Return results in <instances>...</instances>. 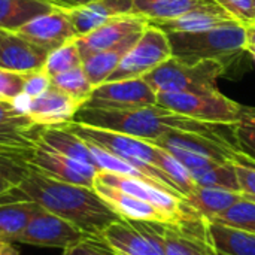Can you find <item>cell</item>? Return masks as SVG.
<instances>
[{"label": "cell", "mask_w": 255, "mask_h": 255, "mask_svg": "<svg viewBox=\"0 0 255 255\" xmlns=\"http://www.w3.org/2000/svg\"><path fill=\"white\" fill-rule=\"evenodd\" d=\"M166 255H217L208 232V221L196 215L179 224H164Z\"/></svg>", "instance_id": "obj_15"}, {"label": "cell", "mask_w": 255, "mask_h": 255, "mask_svg": "<svg viewBox=\"0 0 255 255\" xmlns=\"http://www.w3.org/2000/svg\"><path fill=\"white\" fill-rule=\"evenodd\" d=\"M217 255H224V254H218V253H217Z\"/></svg>", "instance_id": "obj_52"}, {"label": "cell", "mask_w": 255, "mask_h": 255, "mask_svg": "<svg viewBox=\"0 0 255 255\" xmlns=\"http://www.w3.org/2000/svg\"><path fill=\"white\" fill-rule=\"evenodd\" d=\"M157 105L191 120L230 127L242 115L244 105L221 91L214 93H157Z\"/></svg>", "instance_id": "obj_6"}, {"label": "cell", "mask_w": 255, "mask_h": 255, "mask_svg": "<svg viewBox=\"0 0 255 255\" xmlns=\"http://www.w3.org/2000/svg\"><path fill=\"white\" fill-rule=\"evenodd\" d=\"M172 55L173 54L167 33L148 22L136 43L124 55L120 66L108 81L143 78Z\"/></svg>", "instance_id": "obj_7"}, {"label": "cell", "mask_w": 255, "mask_h": 255, "mask_svg": "<svg viewBox=\"0 0 255 255\" xmlns=\"http://www.w3.org/2000/svg\"><path fill=\"white\" fill-rule=\"evenodd\" d=\"M13 33L46 51H52L76 37L66 12L61 9L42 13L13 30Z\"/></svg>", "instance_id": "obj_14"}, {"label": "cell", "mask_w": 255, "mask_h": 255, "mask_svg": "<svg viewBox=\"0 0 255 255\" xmlns=\"http://www.w3.org/2000/svg\"><path fill=\"white\" fill-rule=\"evenodd\" d=\"M81 64H82V58H81V54H79L78 46L73 39L70 42L63 43L61 46L49 51L46 61L43 64V70L52 78L58 73L67 72Z\"/></svg>", "instance_id": "obj_33"}, {"label": "cell", "mask_w": 255, "mask_h": 255, "mask_svg": "<svg viewBox=\"0 0 255 255\" xmlns=\"http://www.w3.org/2000/svg\"><path fill=\"white\" fill-rule=\"evenodd\" d=\"M0 255H19L18 251L12 247V242H4L0 248Z\"/></svg>", "instance_id": "obj_44"}, {"label": "cell", "mask_w": 255, "mask_h": 255, "mask_svg": "<svg viewBox=\"0 0 255 255\" xmlns=\"http://www.w3.org/2000/svg\"><path fill=\"white\" fill-rule=\"evenodd\" d=\"M212 1L217 3L229 15H232L236 21L242 24L254 21L253 0H212Z\"/></svg>", "instance_id": "obj_38"}, {"label": "cell", "mask_w": 255, "mask_h": 255, "mask_svg": "<svg viewBox=\"0 0 255 255\" xmlns=\"http://www.w3.org/2000/svg\"><path fill=\"white\" fill-rule=\"evenodd\" d=\"M39 140L63 155H67L78 161L88 163L96 167L88 143L84 139H81L78 134L70 131L66 126L42 127Z\"/></svg>", "instance_id": "obj_23"}, {"label": "cell", "mask_w": 255, "mask_h": 255, "mask_svg": "<svg viewBox=\"0 0 255 255\" xmlns=\"http://www.w3.org/2000/svg\"><path fill=\"white\" fill-rule=\"evenodd\" d=\"M152 143L166 151L181 149L220 163L232 161V157L236 151L233 143L226 137L194 133V131H182V130L169 131Z\"/></svg>", "instance_id": "obj_13"}, {"label": "cell", "mask_w": 255, "mask_h": 255, "mask_svg": "<svg viewBox=\"0 0 255 255\" xmlns=\"http://www.w3.org/2000/svg\"><path fill=\"white\" fill-rule=\"evenodd\" d=\"M7 194H10V191H6L4 188H0V197H4Z\"/></svg>", "instance_id": "obj_45"}, {"label": "cell", "mask_w": 255, "mask_h": 255, "mask_svg": "<svg viewBox=\"0 0 255 255\" xmlns=\"http://www.w3.org/2000/svg\"><path fill=\"white\" fill-rule=\"evenodd\" d=\"M102 238L120 255H166L164 224L121 218Z\"/></svg>", "instance_id": "obj_8"}, {"label": "cell", "mask_w": 255, "mask_h": 255, "mask_svg": "<svg viewBox=\"0 0 255 255\" xmlns=\"http://www.w3.org/2000/svg\"><path fill=\"white\" fill-rule=\"evenodd\" d=\"M3 244H4V242H3ZM3 244H0V248H1V245H3Z\"/></svg>", "instance_id": "obj_51"}, {"label": "cell", "mask_w": 255, "mask_h": 255, "mask_svg": "<svg viewBox=\"0 0 255 255\" xmlns=\"http://www.w3.org/2000/svg\"><path fill=\"white\" fill-rule=\"evenodd\" d=\"M230 128L232 143L236 151L255 161V108L244 106L239 121Z\"/></svg>", "instance_id": "obj_32"}, {"label": "cell", "mask_w": 255, "mask_h": 255, "mask_svg": "<svg viewBox=\"0 0 255 255\" xmlns=\"http://www.w3.org/2000/svg\"><path fill=\"white\" fill-rule=\"evenodd\" d=\"M94 190L121 218L157 224H172V221L155 206L136 196H131L126 191H121L99 181H94Z\"/></svg>", "instance_id": "obj_19"}, {"label": "cell", "mask_w": 255, "mask_h": 255, "mask_svg": "<svg viewBox=\"0 0 255 255\" xmlns=\"http://www.w3.org/2000/svg\"><path fill=\"white\" fill-rule=\"evenodd\" d=\"M227 66L203 60L187 63L176 57H170L143 79L155 90V93H214L218 90V79L226 73Z\"/></svg>", "instance_id": "obj_5"}, {"label": "cell", "mask_w": 255, "mask_h": 255, "mask_svg": "<svg viewBox=\"0 0 255 255\" xmlns=\"http://www.w3.org/2000/svg\"><path fill=\"white\" fill-rule=\"evenodd\" d=\"M3 242H4V241H3V239H0V244H3Z\"/></svg>", "instance_id": "obj_50"}, {"label": "cell", "mask_w": 255, "mask_h": 255, "mask_svg": "<svg viewBox=\"0 0 255 255\" xmlns=\"http://www.w3.org/2000/svg\"><path fill=\"white\" fill-rule=\"evenodd\" d=\"M66 127L78 134L85 142L94 143L114 155L126 160L131 166H134L140 173H143L148 179L160 184L164 188H169L172 191H178V188L173 185V182L157 167L158 155H160V146L154 145L152 142L128 136L118 131H111L105 128H97L85 124H79L75 121H70L66 124ZM181 194V193H179Z\"/></svg>", "instance_id": "obj_4"}, {"label": "cell", "mask_w": 255, "mask_h": 255, "mask_svg": "<svg viewBox=\"0 0 255 255\" xmlns=\"http://www.w3.org/2000/svg\"><path fill=\"white\" fill-rule=\"evenodd\" d=\"M244 197H247V199H250V200L255 202V197H253V196H245V194H244Z\"/></svg>", "instance_id": "obj_47"}, {"label": "cell", "mask_w": 255, "mask_h": 255, "mask_svg": "<svg viewBox=\"0 0 255 255\" xmlns=\"http://www.w3.org/2000/svg\"><path fill=\"white\" fill-rule=\"evenodd\" d=\"M72 255H120L102 236H87L70 248Z\"/></svg>", "instance_id": "obj_37"}, {"label": "cell", "mask_w": 255, "mask_h": 255, "mask_svg": "<svg viewBox=\"0 0 255 255\" xmlns=\"http://www.w3.org/2000/svg\"><path fill=\"white\" fill-rule=\"evenodd\" d=\"M146 25H148V21L139 15H134V13L121 15V16H115L106 21L103 25L90 31L88 34L75 37V43L78 46L81 58L84 60L96 52H100V51H105L118 45L126 37L134 33L143 31Z\"/></svg>", "instance_id": "obj_12"}, {"label": "cell", "mask_w": 255, "mask_h": 255, "mask_svg": "<svg viewBox=\"0 0 255 255\" xmlns=\"http://www.w3.org/2000/svg\"><path fill=\"white\" fill-rule=\"evenodd\" d=\"M24 118L22 115H18L10 102H3L0 100V123H6V121H16V120H21Z\"/></svg>", "instance_id": "obj_41"}, {"label": "cell", "mask_w": 255, "mask_h": 255, "mask_svg": "<svg viewBox=\"0 0 255 255\" xmlns=\"http://www.w3.org/2000/svg\"><path fill=\"white\" fill-rule=\"evenodd\" d=\"M167 37L173 57L187 63L214 60L229 67L247 52L245 25L239 21L199 31H170Z\"/></svg>", "instance_id": "obj_3"}, {"label": "cell", "mask_w": 255, "mask_h": 255, "mask_svg": "<svg viewBox=\"0 0 255 255\" xmlns=\"http://www.w3.org/2000/svg\"><path fill=\"white\" fill-rule=\"evenodd\" d=\"M212 221L255 235V202L244 197Z\"/></svg>", "instance_id": "obj_34"}, {"label": "cell", "mask_w": 255, "mask_h": 255, "mask_svg": "<svg viewBox=\"0 0 255 255\" xmlns=\"http://www.w3.org/2000/svg\"><path fill=\"white\" fill-rule=\"evenodd\" d=\"M46 3H49L54 9H61V10H67V9H73L82 4L90 3L91 0H43Z\"/></svg>", "instance_id": "obj_42"}, {"label": "cell", "mask_w": 255, "mask_h": 255, "mask_svg": "<svg viewBox=\"0 0 255 255\" xmlns=\"http://www.w3.org/2000/svg\"><path fill=\"white\" fill-rule=\"evenodd\" d=\"M81 108L79 102L51 85L43 94L33 99L28 118L42 127L66 126L73 121Z\"/></svg>", "instance_id": "obj_17"}, {"label": "cell", "mask_w": 255, "mask_h": 255, "mask_svg": "<svg viewBox=\"0 0 255 255\" xmlns=\"http://www.w3.org/2000/svg\"><path fill=\"white\" fill-rule=\"evenodd\" d=\"M140 34H142V31L134 33V34L126 37L118 45H115L109 49L96 52L82 60V69L93 87H97L109 79V76L115 72V69L120 66L124 55L136 43V40L139 39Z\"/></svg>", "instance_id": "obj_21"}, {"label": "cell", "mask_w": 255, "mask_h": 255, "mask_svg": "<svg viewBox=\"0 0 255 255\" xmlns=\"http://www.w3.org/2000/svg\"><path fill=\"white\" fill-rule=\"evenodd\" d=\"M30 170V160L24 155L0 151V188L15 191Z\"/></svg>", "instance_id": "obj_31"}, {"label": "cell", "mask_w": 255, "mask_h": 255, "mask_svg": "<svg viewBox=\"0 0 255 255\" xmlns=\"http://www.w3.org/2000/svg\"><path fill=\"white\" fill-rule=\"evenodd\" d=\"M185 199L197 215H200L206 221H212L221 214H224L227 209H230L233 205H236L239 200H242L244 194L221 188L197 185L193 193Z\"/></svg>", "instance_id": "obj_22"}, {"label": "cell", "mask_w": 255, "mask_h": 255, "mask_svg": "<svg viewBox=\"0 0 255 255\" xmlns=\"http://www.w3.org/2000/svg\"><path fill=\"white\" fill-rule=\"evenodd\" d=\"M232 161L236 167L242 194L255 197V161L239 151H235Z\"/></svg>", "instance_id": "obj_35"}, {"label": "cell", "mask_w": 255, "mask_h": 255, "mask_svg": "<svg viewBox=\"0 0 255 255\" xmlns=\"http://www.w3.org/2000/svg\"><path fill=\"white\" fill-rule=\"evenodd\" d=\"M244 25H245V33H247V52H248L251 49H255V19Z\"/></svg>", "instance_id": "obj_43"}, {"label": "cell", "mask_w": 255, "mask_h": 255, "mask_svg": "<svg viewBox=\"0 0 255 255\" xmlns=\"http://www.w3.org/2000/svg\"><path fill=\"white\" fill-rule=\"evenodd\" d=\"M232 21L236 19L232 15H229L223 7H220L217 3H211L208 6L194 9L182 16L167 21H160V22H149V24L157 25L164 33H170V31H199V30L218 27Z\"/></svg>", "instance_id": "obj_20"}, {"label": "cell", "mask_w": 255, "mask_h": 255, "mask_svg": "<svg viewBox=\"0 0 255 255\" xmlns=\"http://www.w3.org/2000/svg\"><path fill=\"white\" fill-rule=\"evenodd\" d=\"M30 166L49 178L91 188H94V181L100 172L88 163L78 161L51 149L40 140L31 154Z\"/></svg>", "instance_id": "obj_11"}, {"label": "cell", "mask_w": 255, "mask_h": 255, "mask_svg": "<svg viewBox=\"0 0 255 255\" xmlns=\"http://www.w3.org/2000/svg\"><path fill=\"white\" fill-rule=\"evenodd\" d=\"M63 255H72L70 254V248H69V250H66V251H63Z\"/></svg>", "instance_id": "obj_46"}, {"label": "cell", "mask_w": 255, "mask_h": 255, "mask_svg": "<svg viewBox=\"0 0 255 255\" xmlns=\"http://www.w3.org/2000/svg\"><path fill=\"white\" fill-rule=\"evenodd\" d=\"M51 84L52 87L61 90L63 93H66L67 96H70L72 99H75L76 102H79L82 106L88 102L91 93H93V85L88 81L82 64L70 69L67 72L58 73L55 76L51 78Z\"/></svg>", "instance_id": "obj_29"}, {"label": "cell", "mask_w": 255, "mask_h": 255, "mask_svg": "<svg viewBox=\"0 0 255 255\" xmlns=\"http://www.w3.org/2000/svg\"><path fill=\"white\" fill-rule=\"evenodd\" d=\"M208 232L215 253L224 255H255V235L241 229L209 221Z\"/></svg>", "instance_id": "obj_26"}, {"label": "cell", "mask_w": 255, "mask_h": 255, "mask_svg": "<svg viewBox=\"0 0 255 255\" xmlns=\"http://www.w3.org/2000/svg\"><path fill=\"white\" fill-rule=\"evenodd\" d=\"M253 9H254V19H255V0H253Z\"/></svg>", "instance_id": "obj_49"}, {"label": "cell", "mask_w": 255, "mask_h": 255, "mask_svg": "<svg viewBox=\"0 0 255 255\" xmlns=\"http://www.w3.org/2000/svg\"><path fill=\"white\" fill-rule=\"evenodd\" d=\"M157 167L173 182V185L184 197L190 196L193 190L197 187L196 181L191 176V172L179 160H176L170 152H167L163 148H160Z\"/></svg>", "instance_id": "obj_30"}, {"label": "cell", "mask_w": 255, "mask_h": 255, "mask_svg": "<svg viewBox=\"0 0 255 255\" xmlns=\"http://www.w3.org/2000/svg\"><path fill=\"white\" fill-rule=\"evenodd\" d=\"M52 9L43 0H0V30L13 31L30 19Z\"/></svg>", "instance_id": "obj_27"}, {"label": "cell", "mask_w": 255, "mask_h": 255, "mask_svg": "<svg viewBox=\"0 0 255 255\" xmlns=\"http://www.w3.org/2000/svg\"><path fill=\"white\" fill-rule=\"evenodd\" d=\"M73 121L97 128L124 133L148 142H155L157 139L173 130L226 137L221 128H227L226 126L206 124L191 120L188 117L175 114L160 105L136 109H97L82 106L76 112Z\"/></svg>", "instance_id": "obj_2"}, {"label": "cell", "mask_w": 255, "mask_h": 255, "mask_svg": "<svg viewBox=\"0 0 255 255\" xmlns=\"http://www.w3.org/2000/svg\"><path fill=\"white\" fill-rule=\"evenodd\" d=\"M25 73L12 72L0 67V100L10 102L16 94L22 91Z\"/></svg>", "instance_id": "obj_36"}, {"label": "cell", "mask_w": 255, "mask_h": 255, "mask_svg": "<svg viewBox=\"0 0 255 255\" xmlns=\"http://www.w3.org/2000/svg\"><path fill=\"white\" fill-rule=\"evenodd\" d=\"M248 52H250V54H251V55L254 57V60H255V49H251V51H248Z\"/></svg>", "instance_id": "obj_48"}, {"label": "cell", "mask_w": 255, "mask_h": 255, "mask_svg": "<svg viewBox=\"0 0 255 255\" xmlns=\"http://www.w3.org/2000/svg\"><path fill=\"white\" fill-rule=\"evenodd\" d=\"M49 51L30 43L13 31L0 30V67L30 73L43 69Z\"/></svg>", "instance_id": "obj_16"}, {"label": "cell", "mask_w": 255, "mask_h": 255, "mask_svg": "<svg viewBox=\"0 0 255 255\" xmlns=\"http://www.w3.org/2000/svg\"><path fill=\"white\" fill-rule=\"evenodd\" d=\"M51 85H52L51 84V76L43 69H40V70H36V72L25 73L22 91L34 99V97L43 94Z\"/></svg>", "instance_id": "obj_39"}, {"label": "cell", "mask_w": 255, "mask_h": 255, "mask_svg": "<svg viewBox=\"0 0 255 255\" xmlns=\"http://www.w3.org/2000/svg\"><path fill=\"white\" fill-rule=\"evenodd\" d=\"M76 37L88 34L106 21L133 13V0H91L87 4L64 10Z\"/></svg>", "instance_id": "obj_18"}, {"label": "cell", "mask_w": 255, "mask_h": 255, "mask_svg": "<svg viewBox=\"0 0 255 255\" xmlns=\"http://www.w3.org/2000/svg\"><path fill=\"white\" fill-rule=\"evenodd\" d=\"M31 102H33V97H30L28 94H25L24 91H21L19 94H16V96L10 100V105H12L13 111H15L18 115L28 117L30 109H31Z\"/></svg>", "instance_id": "obj_40"}, {"label": "cell", "mask_w": 255, "mask_h": 255, "mask_svg": "<svg viewBox=\"0 0 255 255\" xmlns=\"http://www.w3.org/2000/svg\"><path fill=\"white\" fill-rule=\"evenodd\" d=\"M88 235L75 224L45 209H40L15 242L42 248H58L66 251L78 245Z\"/></svg>", "instance_id": "obj_10"}, {"label": "cell", "mask_w": 255, "mask_h": 255, "mask_svg": "<svg viewBox=\"0 0 255 255\" xmlns=\"http://www.w3.org/2000/svg\"><path fill=\"white\" fill-rule=\"evenodd\" d=\"M157 105L155 90L143 78L106 81L93 88L84 106L97 109H136Z\"/></svg>", "instance_id": "obj_9"}, {"label": "cell", "mask_w": 255, "mask_h": 255, "mask_svg": "<svg viewBox=\"0 0 255 255\" xmlns=\"http://www.w3.org/2000/svg\"><path fill=\"white\" fill-rule=\"evenodd\" d=\"M214 3L212 0H133V13L148 22H160L182 16L194 9Z\"/></svg>", "instance_id": "obj_25"}, {"label": "cell", "mask_w": 255, "mask_h": 255, "mask_svg": "<svg viewBox=\"0 0 255 255\" xmlns=\"http://www.w3.org/2000/svg\"><path fill=\"white\" fill-rule=\"evenodd\" d=\"M16 191L88 236H102L112 223L121 220L94 188L49 178L31 166Z\"/></svg>", "instance_id": "obj_1"}, {"label": "cell", "mask_w": 255, "mask_h": 255, "mask_svg": "<svg viewBox=\"0 0 255 255\" xmlns=\"http://www.w3.org/2000/svg\"><path fill=\"white\" fill-rule=\"evenodd\" d=\"M191 176L196 181V184L200 187H212V188H221V190L242 193L233 161L221 163L214 167H209V169H205L200 172H194V173H191Z\"/></svg>", "instance_id": "obj_28"}, {"label": "cell", "mask_w": 255, "mask_h": 255, "mask_svg": "<svg viewBox=\"0 0 255 255\" xmlns=\"http://www.w3.org/2000/svg\"><path fill=\"white\" fill-rule=\"evenodd\" d=\"M42 208L28 199L0 203V239L15 242Z\"/></svg>", "instance_id": "obj_24"}]
</instances>
